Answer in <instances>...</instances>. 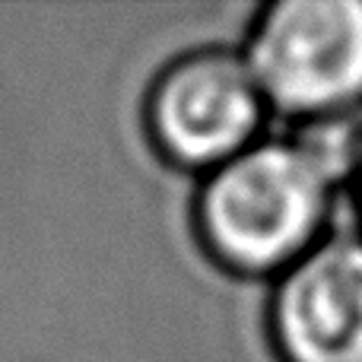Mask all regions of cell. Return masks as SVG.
<instances>
[{
  "label": "cell",
  "mask_w": 362,
  "mask_h": 362,
  "mask_svg": "<svg viewBox=\"0 0 362 362\" xmlns=\"http://www.w3.org/2000/svg\"><path fill=\"white\" fill-rule=\"evenodd\" d=\"M344 159L334 146L305 137L267 140L219 165L200 194L210 251L242 274H267L305 257Z\"/></svg>",
  "instance_id": "6da1fadb"
},
{
  "label": "cell",
  "mask_w": 362,
  "mask_h": 362,
  "mask_svg": "<svg viewBox=\"0 0 362 362\" xmlns=\"http://www.w3.org/2000/svg\"><path fill=\"white\" fill-rule=\"evenodd\" d=\"M264 102L331 115L362 99V0H283L261 13L245 54Z\"/></svg>",
  "instance_id": "7a4b0ae2"
},
{
  "label": "cell",
  "mask_w": 362,
  "mask_h": 362,
  "mask_svg": "<svg viewBox=\"0 0 362 362\" xmlns=\"http://www.w3.org/2000/svg\"><path fill=\"white\" fill-rule=\"evenodd\" d=\"M359 200H362V159H359Z\"/></svg>",
  "instance_id": "5b68a950"
},
{
  "label": "cell",
  "mask_w": 362,
  "mask_h": 362,
  "mask_svg": "<svg viewBox=\"0 0 362 362\" xmlns=\"http://www.w3.org/2000/svg\"><path fill=\"white\" fill-rule=\"evenodd\" d=\"M264 95L248 67L226 54H197L172 67L153 95V131L181 165H226L248 150Z\"/></svg>",
  "instance_id": "3957f363"
},
{
  "label": "cell",
  "mask_w": 362,
  "mask_h": 362,
  "mask_svg": "<svg viewBox=\"0 0 362 362\" xmlns=\"http://www.w3.org/2000/svg\"><path fill=\"white\" fill-rule=\"evenodd\" d=\"M270 327L283 362H362V238L299 257L274 293Z\"/></svg>",
  "instance_id": "277c9868"
}]
</instances>
